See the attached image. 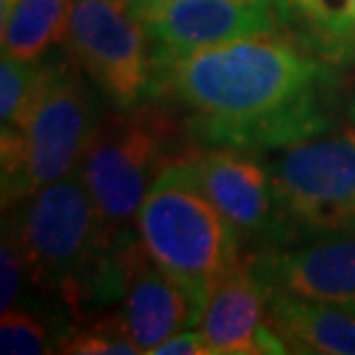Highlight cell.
Returning a JSON list of instances; mask_svg holds the SVG:
<instances>
[{"instance_id":"obj_6","label":"cell","mask_w":355,"mask_h":355,"mask_svg":"<svg viewBox=\"0 0 355 355\" xmlns=\"http://www.w3.org/2000/svg\"><path fill=\"white\" fill-rule=\"evenodd\" d=\"M282 245L355 229V130L316 134L270 150Z\"/></svg>"},{"instance_id":"obj_3","label":"cell","mask_w":355,"mask_h":355,"mask_svg":"<svg viewBox=\"0 0 355 355\" xmlns=\"http://www.w3.org/2000/svg\"><path fill=\"white\" fill-rule=\"evenodd\" d=\"M99 90L69 55L42 60L40 79L19 127L0 130L3 205L74 173L99 120Z\"/></svg>"},{"instance_id":"obj_13","label":"cell","mask_w":355,"mask_h":355,"mask_svg":"<svg viewBox=\"0 0 355 355\" xmlns=\"http://www.w3.org/2000/svg\"><path fill=\"white\" fill-rule=\"evenodd\" d=\"M268 318L288 353L355 355V307L349 302L268 291Z\"/></svg>"},{"instance_id":"obj_7","label":"cell","mask_w":355,"mask_h":355,"mask_svg":"<svg viewBox=\"0 0 355 355\" xmlns=\"http://www.w3.org/2000/svg\"><path fill=\"white\" fill-rule=\"evenodd\" d=\"M65 51L116 109H132L150 92V46L127 0H72Z\"/></svg>"},{"instance_id":"obj_14","label":"cell","mask_w":355,"mask_h":355,"mask_svg":"<svg viewBox=\"0 0 355 355\" xmlns=\"http://www.w3.org/2000/svg\"><path fill=\"white\" fill-rule=\"evenodd\" d=\"M286 33L337 67L355 65V0H282Z\"/></svg>"},{"instance_id":"obj_9","label":"cell","mask_w":355,"mask_h":355,"mask_svg":"<svg viewBox=\"0 0 355 355\" xmlns=\"http://www.w3.org/2000/svg\"><path fill=\"white\" fill-rule=\"evenodd\" d=\"M184 157L205 196L245 245H254L257 252L282 245L272 178L263 162L245 150L222 146H189Z\"/></svg>"},{"instance_id":"obj_5","label":"cell","mask_w":355,"mask_h":355,"mask_svg":"<svg viewBox=\"0 0 355 355\" xmlns=\"http://www.w3.org/2000/svg\"><path fill=\"white\" fill-rule=\"evenodd\" d=\"M171 109L146 99L132 109H116L99 120L79 162V175L104 222L118 240H132L137 212L168 162L191 144L180 146Z\"/></svg>"},{"instance_id":"obj_8","label":"cell","mask_w":355,"mask_h":355,"mask_svg":"<svg viewBox=\"0 0 355 355\" xmlns=\"http://www.w3.org/2000/svg\"><path fill=\"white\" fill-rule=\"evenodd\" d=\"M150 65L263 33H286L282 0H171L141 14Z\"/></svg>"},{"instance_id":"obj_15","label":"cell","mask_w":355,"mask_h":355,"mask_svg":"<svg viewBox=\"0 0 355 355\" xmlns=\"http://www.w3.org/2000/svg\"><path fill=\"white\" fill-rule=\"evenodd\" d=\"M72 0H19L3 24V53L40 62L65 40Z\"/></svg>"},{"instance_id":"obj_23","label":"cell","mask_w":355,"mask_h":355,"mask_svg":"<svg viewBox=\"0 0 355 355\" xmlns=\"http://www.w3.org/2000/svg\"><path fill=\"white\" fill-rule=\"evenodd\" d=\"M346 120L351 123V130H355V92L349 97V102H346Z\"/></svg>"},{"instance_id":"obj_12","label":"cell","mask_w":355,"mask_h":355,"mask_svg":"<svg viewBox=\"0 0 355 355\" xmlns=\"http://www.w3.org/2000/svg\"><path fill=\"white\" fill-rule=\"evenodd\" d=\"M201 314V304L155 263L141 245L132 261L118 311L120 323L141 353H150L175 332L196 328Z\"/></svg>"},{"instance_id":"obj_2","label":"cell","mask_w":355,"mask_h":355,"mask_svg":"<svg viewBox=\"0 0 355 355\" xmlns=\"http://www.w3.org/2000/svg\"><path fill=\"white\" fill-rule=\"evenodd\" d=\"M10 215L24 247L28 279L65 304L76 321L120 302L139 236L118 240L92 201L79 171L55 180Z\"/></svg>"},{"instance_id":"obj_1","label":"cell","mask_w":355,"mask_h":355,"mask_svg":"<svg viewBox=\"0 0 355 355\" xmlns=\"http://www.w3.org/2000/svg\"><path fill=\"white\" fill-rule=\"evenodd\" d=\"M337 69L263 33L153 65L148 99L180 113L191 146L270 153L330 130Z\"/></svg>"},{"instance_id":"obj_11","label":"cell","mask_w":355,"mask_h":355,"mask_svg":"<svg viewBox=\"0 0 355 355\" xmlns=\"http://www.w3.org/2000/svg\"><path fill=\"white\" fill-rule=\"evenodd\" d=\"M252 268L268 291L351 302L355 300V229L254 252Z\"/></svg>"},{"instance_id":"obj_10","label":"cell","mask_w":355,"mask_h":355,"mask_svg":"<svg viewBox=\"0 0 355 355\" xmlns=\"http://www.w3.org/2000/svg\"><path fill=\"white\" fill-rule=\"evenodd\" d=\"M198 328L210 355L288 353L270 328L268 288L254 272L252 257L212 286Z\"/></svg>"},{"instance_id":"obj_16","label":"cell","mask_w":355,"mask_h":355,"mask_svg":"<svg viewBox=\"0 0 355 355\" xmlns=\"http://www.w3.org/2000/svg\"><path fill=\"white\" fill-rule=\"evenodd\" d=\"M62 337L49 328L37 314L12 307L0 318V353L3 355H44L60 349Z\"/></svg>"},{"instance_id":"obj_24","label":"cell","mask_w":355,"mask_h":355,"mask_svg":"<svg viewBox=\"0 0 355 355\" xmlns=\"http://www.w3.org/2000/svg\"><path fill=\"white\" fill-rule=\"evenodd\" d=\"M349 304H351V307H355V300H351V302H349Z\"/></svg>"},{"instance_id":"obj_19","label":"cell","mask_w":355,"mask_h":355,"mask_svg":"<svg viewBox=\"0 0 355 355\" xmlns=\"http://www.w3.org/2000/svg\"><path fill=\"white\" fill-rule=\"evenodd\" d=\"M28 279V263L24 247L17 236L12 219L3 222V243H0V309L17 307Z\"/></svg>"},{"instance_id":"obj_21","label":"cell","mask_w":355,"mask_h":355,"mask_svg":"<svg viewBox=\"0 0 355 355\" xmlns=\"http://www.w3.org/2000/svg\"><path fill=\"white\" fill-rule=\"evenodd\" d=\"M164 3H171V0H127V5H130V10L141 17V14H146L148 10H153V7H159Z\"/></svg>"},{"instance_id":"obj_17","label":"cell","mask_w":355,"mask_h":355,"mask_svg":"<svg viewBox=\"0 0 355 355\" xmlns=\"http://www.w3.org/2000/svg\"><path fill=\"white\" fill-rule=\"evenodd\" d=\"M60 353L74 355H134L141 349L132 342L118 314L95 316L81 328H72L60 342Z\"/></svg>"},{"instance_id":"obj_18","label":"cell","mask_w":355,"mask_h":355,"mask_svg":"<svg viewBox=\"0 0 355 355\" xmlns=\"http://www.w3.org/2000/svg\"><path fill=\"white\" fill-rule=\"evenodd\" d=\"M40 62H26L3 53L0 62V130H14L24 120L40 79Z\"/></svg>"},{"instance_id":"obj_20","label":"cell","mask_w":355,"mask_h":355,"mask_svg":"<svg viewBox=\"0 0 355 355\" xmlns=\"http://www.w3.org/2000/svg\"><path fill=\"white\" fill-rule=\"evenodd\" d=\"M150 355H210L208 344H205V337L201 328H187L164 339L159 346H155Z\"/></svg>"},{"instance_id":"obj_22","label":"cell","mask_w":355,"mask_h":355,"mask_svg":"<svg viewBox=\"0 0 355 355\" xmlns=\"http://www.w3.org/2000/svg\"><path fill=\"white\" fill-rule=\"evenodd\" d=\"M19 0H0V21H5L7 17H10V12L17 7Z\"/></svg>"},{"instance_id":"obj_4","label":"cell","mask_w":355,"mask_h":355,"mask_svg":"<svg viewBox=\"0 0 355 355\" xmlns=\"http://www.w3.org/2000/svg\"><path fill=\"white\" fill-rule=\"evenodd\" d=\"M137 236L201 307L212 286L247 259L245 243L205 196L184 153L150 184L137 212Z\"/></svg>"}]
</instances>
